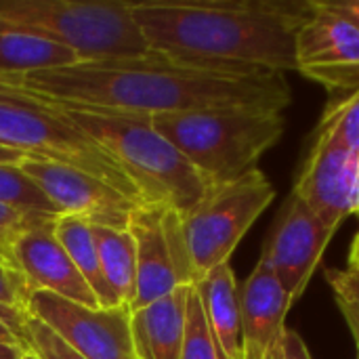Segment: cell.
<instances>
[{
    "mask_svg": "<svg viewBox=\"0 0 359 359\" xmlns=\"http://www.w3.org/2000/svg\"><path fill=\"white\" fill-rule=\"evenodd\" d=\"M0 82L57 101L147 116L225 105H263L284 111L292 101L284 74L229 72L175 61L158 53L139 59L82 61Z\"/></svg>",
    "mask_w": 359,
    "mask_h": 359,
    "instance_id": "1",
    "label": "cell"
},
{
    "mask_svg": "<svg viewBox=\"0 0 359 359\" xmlns=\"http://www.w3.org/2000/svg\"><path fill=\"white\" fill-rule=\"evenodd\" d=\"M151 53L229 72L297 69V34L311 0L130 2Z\"/></svg>",
    "mask_w": 359,
    "mask_h": 359,
    "instance_id": "2",
    "label": "cell"
},
{
    "mask_svg": "<svg viewBox=\"0 0 359 359\" xmlns=\"http://www.w3.org/2000/svg\"><path fill=\"white\" fill-rule=\"evenodd\" d=\"M44 99L120 164L135 183L143 204L166 206L183 217L212 187L208 179L154 128L151 116Z\"/></svg>",
    "mask_w": 359,
    "mask_h": 359,
    "instance_id": "3",
    "label": "cell"
},
{
    "mask_svg": "<svg viewBox=\"0 0 359 359\" xmlns=\"http://www.w3.org/2000/svg\"><path fill=\"white\" fill-rule=\"evenodd\" d=\"M166 137L206 179L221 185L257 168L261 156L284 135V116L263 105H225L151 116Z\"/></svg>",
    "mask_w": 359,
    "mask_h": 359,
    "instance_id": "4",
    "label": "cell"
},
{
    "mask_svg": "<svg viewBox=\"0 0 359 359\" xmlns=\"http://www.w3.org/2000/svg\"><path fill=\"white\" fill-rule=\"evenodd\" d=\"M0 23L50 38L72 48L80 63L151 55L124 0H0Z\"/></svg>",
    "mask_w": 359,
    "mask_h": 359,
    "instance_id": "5",
    "label": "cell"
},
{
    "mask_svg": "<svg viewBox=\"0 0 359 359\" xmlns=\"http://www.w3.org/2000/svg\"><path fill=\"white\" fill-rule=\"evenodd\" d=\"M0 145L74 166L143 204L135 183L105 149L44 97L11 82H0Z\"/></svg>",
    "mask_w": 359,
    "mask_h": 359,
    "instance_id": "6",
    "label": "cell"
},
{
    "mask_svg": "<svg viewBox=\"0 0 359 359\" xmlns=\"http://www.w3.org/2000/svg\"><path fill=\"white\" fill-rule=\"evenodd\" d=\"M273 198L276 187L261 168H255L236 181L212 185L208 194L181 217L196 284L215 267L229 263L242 238Z\"/></svg>",
    "mask_w": 359,
    "mask_h": 359,
    "instance_id": "7",
    "label": "cell"
},
{
    "mask_svg": "<svg viewBox=\"0 0 359 359\" xmlns=\"http://www.w3.org/2000/svg\"><path fill=\"white\" fill-rule=\"evenodd\" d=\"M137 252V294L130 309H141L175 292L196 286L181 215L154 204H139L128 221Z\"/></svg>",
    "mask_w": 359,
    "mask_h": 359,
    "instance_id": "8",
    "label": "cell"
},
{
    "mask_svg": "<svg viewBox=\"0 0 359 359\" xmlns=\"http://www.w3.org/2000/svg\"><path fill=\"white\" fill-rule=\"evenodd\" d=\"M27 313L48 326L84 359H137L130 330L133 309L126 305L88 309L57 294L36 290L27 299Z\"/></svg>",
    "mask_w": 359,
    "mask_h": 359,
    "instance_id": "9",
    "label": "cell"
},
{
    "mask_svg": "<svg viewBox=\"0 0 359 359\" xmlns=\"http://www.w3.org/2000/svg\"><path fill=\"white\" fill-rule=\"evenodd\" d=\"M19 166L61 215L80 217L90 225L128 229L130 215L139 206L105 181L61 162L25 156Z\"/></svg>",
    "mask_w": 359,
    "mask_h": 359,
    "instance_id": "10",
    "label": "cell"
},
{
    "mask_svg": "<svg viewBox=\"0 0 359 359\" xmlns=\"http://www.w3.org/2000/svg\"><path fill=\"white\" fill-rule=\"evenodd\" d=\"M334 233L337 229L328 227L299 196L290 194L259 263L280 280L290 301L297 303Z\"/></svg>",
    "mask_w": 359,
    "mask_h": 359,
    "instance_id": "11",
    "label": "cell"
},
{
    "mask_svg": "<svg viewBox=\"0 0 359 359\" xmlns=\"http://www.w3.org/2000/svg\"><path fill=\"white\" fill-rule=\"evenodd\" d=\"M292 194L328 227L339 229L347 217H359V158L332 133L318 128Z\"/></svg>",
    "mask_w": 359,
    "mask_h": 359,
    "instance_id": "12",
    "label": "cell"
},
{
    "mask_svg": "<svg viewBox=\"0 0 359 359\" xmlns=\"http://www.w3.org/2000/svg\"><path fill=\"white\" fill-rule=\"evenodd\" d=\"M311 15L297 34V72L332 93L359 90V27L311 0Z\"/></svg>",
    "mask_w": 359,
    "mask_h": 359,
    "instance_id": "13",
    "label": "cell"
},
{
    "mask_svg": "<svg viewBox=\"0 0 359 359\" xmlns=\"http://www.w3.org/2000/svg\"><path fill=\"white\" fill-rule=\"evenodd\" d=\"M55 219L23 229L2 250L23 276L29 292L44 290L88 309H99L97 297L55 236Z\"/></svg>",
    "mask_w": 359,
    "mask_h": 359,
    "instance_id": "14",
    "label": "cell"
},
{
    "mask_svg": "<svg viewBox=\"0 0 359 359\" xmlns=\"http://www.w3.org/2000/svg\"><path fill=\"white\" fill-rule=\"evenodd\" d=\"M294 303L280 280L261 263L240 286L244 359H267L282 343L286 316Z\"/></svg>",
    "mask_w": 359,
    "mask_h": 359,
    "instance_id": "15",
    "label": "cell"
},
{
    "mask_svg": "<svg viewBox=\"0 0 359 359\" xmlns=\"http://www.w3.org/2000/svg\"><path fill=\"white\" fill-rule=\"evenodd\" d=\"M194 286L175 292L130 313L137 359H181L187 330V305Z\"/></svg>",
    "mask_w": 359,
    "mask_h": 359,
    "instance_id": "16",
    "label": "cell"
},
{
    "mask_svg": "<svg viewBox=\"0 0 359 359\" xmlns=\"http://www.w3.org/2000/svg\"><path fill=\"white\" fill-rule=\"evenodd\" d=\"M219 359H244L240 286L229 263L215 267L196 286Z\"/></svg>",
    "mask_w": 359,
    "mask_h": 359,
    "instance_id": "17",
    "label": "cell"
},
{
    "mask_svg": "<svg viewBox=\"0 0 359 359\" xmlns=\"http://www.w3.org/2000/svg\"><path fill=\"white\" fill-rule=\"evenodd\" d=\"M76 63H80V57L72 48L40 34L0 23V80H15Z\"/></svg>",
    "mask_w": 359,
    "mask_h": 359,
    "instance_id": "18",
    "label": "cell"
},
{
    "mask_svg": "<svg viewBox=\"0 0 359 359\" xmlns=\"http://www.w3.org/2000/svg\"><path fill=\"white\" fill-rule=\"evenodd\" d=\"M53 227H55V236H57L59 244L63 246V250L72 259L74 267L84 278V282L90 286L93 294L97 297L99 307L109 309V307L122 305L118 301V297L114 294V290L109 288L105 276H103V267H101V261H99V250H97L93 225L86 223L80 217L61 215V217L55 219Z\"/></svg>",
    "mask_w": 359,
    "mask_h": 359,
    "instance_id": "19",
    "label": "cell"
},
{
    "mask_svg": "<svg viewBox=\"0 0 359 359\" xmlns=\"http://www.w3.org/2000/svg\"><path fill=\"white\" fill-rule=\"evenodd\" d=\"M103 276L122 305H133L137 294V252L128 229L93 225Z\"/></svg>",
    "mask_w": 359,
    "mask_h": 359,
    "instance_id": "20",
    "label": "cell"
},
{
    "mask_svg": "<svg viewBox=\"0 0 359 359\" xmlns=\"http://www.w3.org/2000/svg\"><path fill=\"white\" fill-rule=\"evenodd\" d=\"M29 294L32 292L23 276L0 248V322L15 337V341H19L23 347H25V341H23L25 322L29 318L27 313Z\"/></svg>",
    "mask_w": 359,
    "mask_h": 359,
    "instance_id": "21",
    "label": "cell"
},
{
    "mask_svg": "<svg viewBox=\"0 0 359 359\" xmlns=\"http://www.w3.org/2000/svg\"><path fill=\"white\" fill-rule=\"evenodd\" d=\"M0 204L27 215L59 217L61 212L42 194L34 179H29L19 164L0 162Z\"/></svg>",
    "mask_w": 359,
    "mask_h": 359,
    "instance_id": "22",
    "label": "cell"
},
{
    "mask_svg": "<svg viewBox=\"0 0 359 359\" xmlns=\"http://www.w3.org/2000/svg\"><path fill=\"white\" fill-rule=\"evenodd\" d=\"M326 280L359 349V255L351 252L347 267L330 269L326 273Z\"/></svg>",
    "mask_w": 359,
    "mask_h": 359,
    "instance_id": "23",
    "label": "cell"
},
{
    "mask_svg": "<svg viewBox=\"0 0 359 359\" xmlns=\"http://www.w3.org/2000/svg\"><path fill=\"white\" fill-rule=\"evenodd\" d=\"M318 128L332 133L359 158V90L328 107Z\"/></svg>",
    "mask_w": 359,
    "mask_h": 359,
    "instance_id": "24",
    "label": "cell"
},
{
    "mask_svg": "<svg viewBox=\"0 0 359 359\" xmlns=\"http://www.w3.org/2000/svg\"><path fill=\"white\" fill-rule=\"evenodd\" d=\"M181 359H219V351L210 337L206 316L200 303L196 288H191L189 305H187V330H185V345Z\"/></svg>",
    "mask_w": 359,
    "mask_h": 359,
    "instance_id": "25",
    "label": "cell"
},
{
    "mask_svg": "<svg viewBox=\"0 0 359 359\" xmlns=\"http://www.w3.org/2000/svg\"><path fill=\"white\" fill-rule=\"evenodd\" d=\"M23 341H25V347L40 359H84L74 349H69L48 326H44L40 320L32 316L25 322Z\"/></svg>",
    "mask_w": 359,
    "mask_h": 359,
    "instance_id": "26",
    "label": "cell"
},
{
    "mask_svg": "<svg viewBox=\"0 0 359 359\" xmlns=\"http://www.w3.org/2000/svg\"><path fill=\"white\" fill-rule=\"evenodd\" d=\"M61 217V215H59ZM46 219H55V217H46V215H27L21 210H13L8 206L0 204V248H4L17 233H21L23 229L46 221Z\"/></svg>",
    "mask_w": 359,
    "mask_h": 359,
    "instance_id": "27",
    "label": "cell"
},
{
    "mask_svg": "<svg viewBox=\"0 0 359 359\" xmlns=\"http://www.w3.org/2000/svg\"><path fill=\"white\" fill-rule=\"evenodd\" d=\"M280 359H313L303 337L297 330H288L282 337V345H280Z\"/></svg>",
    "mask_w": 359,
    "mask_h": 359,
    "instance_id": "28",
    "label": "cell"
},
{
    "mask_svg": "<svg viewBox=\"0 0 359 359\" xmlns=\"http://www.w3.org/2000/svg\"><path fill=\"white\" fill-rule=\"evenodd\" d=\"M316 4L359 27V0H316Z\"/></svg>",
    "mask_w": 359,
    "mask_h": 359,
    "instance_id": "29",
    "label": "cell"
},
{
    "mask_svg": "<svg viewBox=\"0 0 359 359\" xmlns=\"http://www.w3.org/2000/svg\"><path fill=\"white\" fill-rule=\"evenodd\" d=\"M25 347L17 341L0 339V359H21L25 355Z\"/></svg>",
    "mask_w": 359,
    "mask_h": 359,
    "instance_id": "30",
    "label": "cell"
},
{
    "mask_svg": "<svg viewBox=\"0 0 359 359\" xmlns=\"http://www.w3.org/2000/svg\"><path fill=\"white\" fill-rule=\"evenodd\" d=\"M27 154L23 151H17V149H11V147H2L0 145V162L2 164H19Z\"/></svg>",
    "mask_w": 359,
    "mask_h": 359,
    "instance_id": "31",
    "label": "cell"
},
{
    "mask_svg": "<svg viewBox=\"0 0 359 359\" xmlns=\"http://www.w3.org/2000/svg\"><path fill=\"white\" fill-rule=\"evenodd\" d=\"M0 339H8V341H15V337H13V334H11V332H8V330H6V328L2 326V322H0ZM17 343H19V341H17Z\"/></svg>",
    "mask_w": 359,
    "mask_h": 359,
    "instance_id": "32",
    "label": "cell"
},
{
    "mask_svg": "<svg viewBox=\"0 0 359 359\" xmlns=\"http://www.w3.org/2000/svg\"><path fill=\"white\" fill-rule=\"evenodd\" d=\"M351 252H353V255H359V231L355 233V238H353V244H351Z\"/></svg>",
    "mask_w": 359,
    "mask_h": 359,
    "instance_id": "33",
    "label": "cell"
},
{
    "mask_svg": "<svg viewBox=\"0 0 359 359\" xmlns=\"http://www.w3.org/2000/svg\"><path fill=\"white\" fill-rule=\"evenodd\" d=\"M21 359H40V358H38L36 353H32V351L27 349V351H25V355H23V358H21Z\"/></svg>",
    "mask_w": 359,
    "mask_h": 359,
    "instance_id": "34",
    "label": "cell"
},
{
    "mask_svg": "<svg viewBox=\"0 0 359 359\" xmlns=\"http://www.w3.org/2000/svg\"><path fill=\"white\" fill-rule=\"evenodd\" d=\"M280 345H282V343H280ZM267 359H280V347H278V349H276V351H273V353H271Z\"/></svg>",
    "mask_w": 359,
    "mask_h": 359,
    "instance_id": "35",
    "label": "cell"
},
{
    "mask_svg": "<svg viewBox=\"0 0 359 359\" xmlns=\"http://www.w3.org/2000/svg\"><path fill=\"white\" fill-rule=\"evenodd\" d=\"M355 359H359V349H358V358H355Z\"/></svg>",
    "mask_w": 359,
    "mask_h": 359,
    "instance_id": "36",
    "label": "cell"
}]
</instances>
